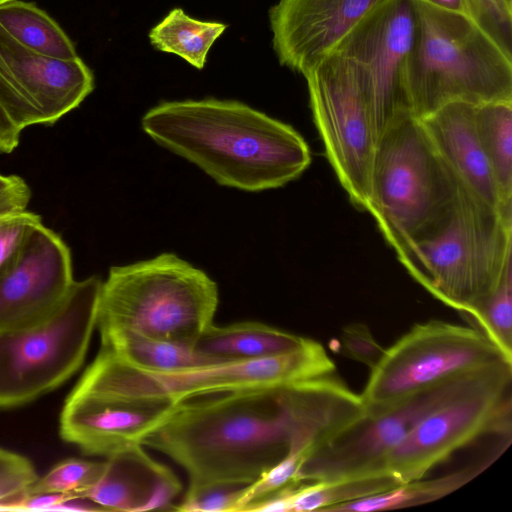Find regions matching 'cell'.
I'll return each instance as SVG.
<instances>
[{
	"label": "cell",
	"mask_w": 512,
	"mask_h": 512,
	"mask_svg": "<svg viewBox=\"0 0 512 512\" xmlns=\"http://www.w3.org/2000/svg\"><path fill=\"white\" fill-rule=\"evenodd\" d=\"M469 16L512 56V7L505 0H466Z\"/></svg>",
	"instance_id": "cell-31"
},
{
	"label": "cell",
	"mask_w": 512,
	"mask_h": 512,
	"mask_svg": "<svg viewBox=\"0 0 512 512\" xmlns=\"http://www.w3.org/2000/svg\"><path fill=\"white\" fill-rule=\"evenodd\" d=\"M39 124L42 114L0 56V152H12L21 132Z\"/></svg>",
	"instance_id": "cell-26"
},
{
	"label": "cell",
	"mask_w": 512,
	"mask_h": 512,
	"mask_svg": "<svg viewBox=\"0 0 512 512\" xmlns=\"http://www.w3.org/2000/svg\"><path fill=\"white\" fill-rule=\"evenodd\" d=\"M416 30L405 68L411 114L451 102L512 101V56L468 15L414 0Z\"/></svg>",
	"instance_id": "cell-4"
},
{
	"label": "cell",
	"mask_w": 512,
	"mask_h": 512,
	"mask_svg": "<svg viewBox=\"0 0 512 512\" xmlns=\"http://www.w3.org/2000/svg\"><path fill=\"white\" fill-rule=\"evenodd\" d=\"M102 281H74L62 303L33 325L0 332V408L54 390L82 366L94 329Z\"/></svg>",
	"instance_id": "cell-8"
},
{
	"label": "cell",
	"mask_w": 512,
	"mask_h": 512,
	"mask_svg": "<svg viewBox=\"0 0 512 512\" xmlns=\"http://www.w3.org/2000/svg\"><path fill=\"white\" fill-rule=\"evenodd\" d=\"M475 104L448 103L419 119L434 148L461 184L489 205L501 206L497 184L475 126Z\"/></svg>",
	"instance_id": "cell-19"
},
{
	"label": "cell",
	"mask_w": 512,
	"mask_h": 512,
	"mask_svg": "<svg viewBox=\"0 0 512 512\" xmlns=\"http://www.w3.org/2000/svg\"><path fill=\"white\" fill-rule=\"evenodd\" d=\"M39 221L40 216L26 210L0 217V267L14 253L28 228Z\"/></svg>",
	"instance_id": "cell-34"
},
{
	"label": "cell",
	"mask_w": 512,
	"mask_h": 512,
	"mask_svg": "<svg viewBox=\"0 0 512 512\" xmlns=\"http://www.w3.org/2000/svg\"><path fill=\"white\" fill-rule=\"evenodd\" d=\"M462 315L512 358V262L506 266L495 289Z\"/></svg>",
	"instance_id": "cell-27"
},
{
	"label": "cell",
	"mask_w": 512,
	"mask_h": 512,
	"mask_svg": "<svg viewBox=\"0 0 512 512\" xmlns=\"http://www.w3.org/2000/svg\"><path fill=\"white\" fill-rule=\"evenodd\" d=\"M141 124L155 142L219 185L243 191L284 186L311 162L306 141L293 127L235 100L162 102Z\"/></svg>",
	"instance_id": "cell-2"
},
{
	"label": "cell",
	"mask_w": 512,
	"mask_h": 512,
	"mask_svg": "<svg viewBox=\"0 0 512 512\" xmlns=\"http://www.w3.org/2000/svg\"><path fill=\"white\" fill-rule=\"evenodd\" d=\"M307 459L308 455L302 451H289L277 464L243 488L236 512H242L250 503L266 498L294 482L298 470Z\"/></svg>",
	"instance_id": "cell-29"
},
{
	"label": "cell",
	"mask_w": 512,
	"mask_h": 512,
	"mask_svg": "<svg viewBox=\"0 0 512 512\" xmlns=\"http://www.w3.org/2000/svg\"><path fill=\"white\" fill-rule=\"evenodd\" d=\"M178 477L150 457L142 444L129 445L107 457L98 481L82 495L105 511L172 510L181 492Z\"/></svg>",
	"instance_id": "cell-18"
},
{
	"label": "cell",
	"mask_w": 512,
	"mask_h": 512,
	"mask_svg": "<svg viewBox=\"0 0 512 512\" xmlns=\"http://www.w3.org/2000/svg\"><path fill=\"white\" fill-rule=\"evenodd\" d=\"M427 3L436 6L438 8L456 12V13H462L468 14V8L466 0H424ZM470 17V16H469Z\"/></svg>",
	"instance_id": "cell-36"
},
{
	"label": "cell",
	"mask_w": 512,
	"mask_h": 512,
	"mask_svg": "<svg viewBox=\"0 0 512 512\" xmlns=\"http://www.w3.org/2000/svg\"><path fill=\"white\" fill-rule=\"evenodd\" d=\"M475 126L497 184L501 206L512 210V101L476 105Z\"/></svg>",
	"instance_id": "cell-24"
},
{
	"label": "cell",
	"mask_w": 512,
	"mask_h": 512,
	"mask_svg": "<svg viewBox=\"0 0 512 512\" xmlns=\"http://www.w3.org/2000/svg\"><path fill=\"white\" fill-rule=\"evenodd\" d=\"M210 396L179 402L142 442L180 465L190 486L248 485L289 451L309 458L363 415L335 373Z\"/></svg>",
	"instance_id": "cell-1"
},
{
	"label": "cell",
	"mask_w": 512,
	"mask_h": 512,
	"mask_svg": "<svg viewBox=\"0 0 512 512\" xmlns=\"http://www.w3.org/2000/svg\"><path fill=\"white\" fill-rule=\"evenodd\" d=\"M505 2L512 7V0H505Z\"/></svg>",
	"instance_id": "cell-37"
},
{
	"label": "cell",
	"mask_w": 512,
	"mask_h": 512,
	"mask_svg": "<svg viewBox=\"0 0 512 512\" xmlns=\"http://www.w3.org/2000/svg\"><path fill=\"white\" fill-rule=\"evenodd\" d=\"M415 30V1L387 0L368 13L333 52L351 66L377 140L398 115L410 112L405 68Z\"/></svg>",
	"instance_id": "cell-12"
},
{
	"label": "cell",
	"mask_w": 512,
	"mask_h": 512,
	"mask_svg": "<svg viewBox=\"0 0 512 512\" xmlns=\"http://www.w3.org/2000/svg\"><path fill=\"white\" fill-rule=\"evenodd\" d=\"M512 364L502 363L455 376L419 390L375 416H364L311 455L295 482L336 481L385 475L384 456L433 411L460 398L511 384Z\"/></svg>",
	"instance_id": "cell-9"
},
{
	"label": "cell",
	"mask_w": 512,
	"mask_h": 512,
	"mask_svg": "<svg viewBox=\"0 0 512 512\" xmlns=\"http://www.w3.org/2000/svg\"><path fill=\"white\" fill-rule=\"evenodd\" d=\"M304 77L326 156L352 204L366 210L377 137L354 72L332 53Z\"/></svg>",
	"instance_id": "cell-11"
},
{
	"label": "cell",
	"mask_w": 512,
	"mask_h": 512,
	"mask_svg": "<svg viewBox=\"0 0 512 512\" xmlns=\"http://www.w3.org/2000/svg\"><path fill=\"white\" fill-rule=\"evenodd\" d=\"M511 384L472 394L433 411L382 459L380 472L399 484L423 478L483 435H511Z\"/></svg>",
	"instance_id": "cell-13"
},
{
	"label": "cell",
	"mask_w": 512,
	"mask_h": 512,
	"mask_svg": "<svg viewBox=\"0 0 512 512\" xmlns=\"http://www.w3.org/2000/svg\"><path fill=\"white\" fill-rule=\"evenodd\" d=\"M104 348L127 364L152 372H175L221 362L194 346L157 340L128 330L100 334Z\"/></svg>",
	"instance_id": "cell-21"
},
{
	"label": "cell",
	"mask_w": 512,
	"mask_h": 512,
	"mask_svg": "<svg viewBox=\"0 0 512 512\" xmlns=\"http://www.w3.org/2000/svg\"><path fill=\"white\" fill-rule=\"evenodd\" d=\"M502 363L512 364V358L472 326L438 319L417 323L371 368L360 395L365 416L439 382Z\"/></svg>",
	"instance_id": "cell-10"
},
{
	"label": "cell",
	"mask_w": 512,
	"mask_h": 512,
	"mask_svg": "<svg viewBox=\"0 0 512 512\" xmlns=\"http://www.w3.org/2000/svg\"><path fill=\"white\" fill-rule=\"evenodd\" d=\"M104 462L68 458L57 463L30 485L25 493L82 495L101 477Z\"/></svg>",
	"instance_id": "cell-28"
},
{
	"label": "cell",
	"mask_w": 512,
	"mask_h": 512,
	"mask_svg": "<svg viewBox=\"0 0 512 512\" xmlns=\"http://www.w3.org/2000/svg\"><path fill=\"white\" fill-rule=\"evenodd\" d=\"M246 485L212 483L188 486L173 510L185 512H236L237 503Z\"/></svg>",
	"instance_id": "cell-30"
},
{
	"label": "cell",
	"mask_w": 512,
	"mask_h": 512,
	"mask_svg": "<svg viewBox=\"0 0 512 512\" xmlns=\"http://www.w3.org/2000/svg\"><path fill=\"white\" fill-rule=\"evenodd\" d=\"M385 1L279 0L269 10V22L280 64L305 76Z\"/></svg>",
	"instance_id": "cell-15"
},
{
	"label": "cell",
	"mask_w": 512,
	"mask_h": 512,
	"mask_svg": "<svg viewBox=\"0 0 512 512\" xmlns=\"http://www.w3.org/2000/svg\"><path fill=\"white\" fill-rule=\"evenodd\" d=\"M37 478L26 457L0 448V510L4 511V502L24 494Z\"/></svg>",
	"instance_id": "cell-32"
},
{
	"label": "cell",
	"mask_w": 512,
	"mask_h": 512,
	"mask_svg": "<svg viewBox=\"0 0 512 512\" xmlns=\"http://www.w3.org/2000/svg\"><path fill=\"white\" fill-rule=\"evenodd\" d=\"M0 56L43 117L52 125L77 108L94 89V76L80 56L57 59L37 53L0 26Z\"/></svg>",
	"instance_id": "cell-17"
},
{
	"label": "cell",
	"mask_w": 512,
	"mask_h": 512,
	"mask_svg": "<svg viewBox=\"0 0 512 512\" xmlns=\"http://www.w3.org/2000/svg\"><path fill=\"white\" fill-rule=\"evenodd\" d=\"M217 284L173 253L113 266L102 282L97 313L100 334L128 330L194 346L213 324Z\"/></svg>",
	"instance_id": "cell-5"
},
{
	"label": "cell",
	"mask_w": 512,
	"mask_h": 512,
	"mask_svg": "<svg viewBox=\"0 0 512 512\" xmlns=\"http://www.w3.org/2000/svg\"><path fill=\"white\" fill-rule=\"evenodd\" d=\"M225 29L224 23L197 20L181 8H174L150 30L149 40L155 49L175 54L202 69L210 48Z\"/></svg>",
	"instance_id": "cell-25"
},
{
	"label": "cell",
	"mask_w": 512,
	"mask_h": 512,
	"mask_svg": "<svg viewBox=\"0 0 512 512\" xmlns=\"http://www.w3.org/2000/svg\"><path fill=\"white\" fill-rule=\"evenodd\" d=\"M0 26L37 53L64 60L79 56L64 30L35 3L11 0L0 4Z\"/></svg>",
	"instance_id": "cell-23"
},
{
	"label": "cell",
	"mask_w": 512,
	"mask_h": 512,
	"mask_svg": "<svg viewBox=\"0 0 512 512\" xmlns=\"http://www.w3.org/2000/svg\"><path fill=\"white\" fill-rule=\"evenodd\" d=\"M395 253L434 297L466 314L495 289L512 262V213L462 186L448 210Z\"/></svg>",
	"instance_id": "cell-3"
},
{
	"label": "cell",
	"mask_w": 512,
	"mask_h": 512,
	"mask_svg": "<svg viewBox=\"0 0 512 512\" xmlns=\"http://www.w3.org/2000/svg\"><path fill=\"white\" fill-rule=\"evenodd\" d=\"M496 459L489 455L457 471L431 480H413L387 491L329 508L326 512H372L409 508L443 498L486 470Z\"/></svg>",
	"instance_id": "cell-22"
},
{
	"label": "cell",
	"mask_w": 512,
	"mask_h": 512,
	"mask_svg": "<svg viewBox=\"0 0 512 512\" xmlns=\"http://www.w3.org/2000/svg\"><path fill=\"white\" fill-rule=\"evenodd\" d=\"M74 281L66 243L41 221L31 225L0 267V332L27 327L48 317Z\"/></svg>",
	"instance_id": "cell-14"
},
{
	"label": "cell",
	"mask_w": 512,
	"mask_h": 512,
	"mask_svg": "<svg viewBox=\"0 0 512 512\" xmlns=\"http://www.w3.org/2000/svg\"><path fill=\"white\" fill-rule=\"evenodd\" d=\"M178 403L155 399H121L70 393L60 414L63 440L85 454L110 456L143 440Z\"/></svg>",
	"instance_id": "cell-16"
},
{
	"label": "cell",
	"mask_w": 512,
	"mask_h": 512,
	"mask_svg": "<svg viewBox=\"0 0 512 512\" xmlns=\"http://www.w3.org/2000/svg\"><path fill=\"white\" fill-rule=\"evenodd\" d=\"M340 339L344 355L370 369L378 363L385 350L376 341L369 327L362 323L345 326Z\"/></svg>",
	"instance_id": "cell-33"
},
{
	"label": "cell",
	"mask_w": 512,
	"mask_h": 512,
	"mask_svg": "<svg viewBox=\"0 0 512 512\" xmlns=\"http://www.w3.org/2000/svg\"><path fill=\"white\" fill-rule=\"evenodd\" d=\"M306 340L260 322H238L210 325L194 348L222 361H238L284 354L301 347Z\"/></svg>",
	"instance_id": "cell-20"
},
{
	"label": "cell",
	"mask_w": 512,
	"mask_h": 512,
	"mask_svg": "<svg viewBox=\"0 0 512 512\" xmlns=\"http://www.w3.org/2000/svg\"><path fill=\"white\" fill-rule=\"evenodd\" d=\"M30 198L31 190L23 178L0 174V217L25 211Z\"/></svg>",
	"instance_id": "cell-35"
},
{
	"label": "cell",
	"mask_w": 512,
	"mask_h": 512,
	"mask_svg": "<svg viewBox=\"0 0 512 512\" xmlns=\"http://www.w3.org/2000/svg\"><path fill=\"white\" fill-rule=\"evenodd\" d=\"M335 370L322 344L310 338L284 354L175 372L138 369L101 348L71 392L179 403L204 395L292 384L333 374Z\"/></svg>",
	"instance_id": "cell-6"
},
{
	"label": "cell",
	"mask_w": 512,
	"mask_h": 512,
	"mask_svg": "<svg viewBox=\"0 0 512 512\" xmlns=\"http://www.w3.org/2000/svg\"><path fill=\"white\" fill-rule=\"evenodd\" d=\"M462 186L421 121L404 112L377 140L366 210L395 251L444 214Z\"/></svg>",
	"instance_id": "cell-7"
}]
</instances>
